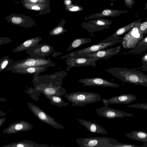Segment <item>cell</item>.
Wrapping results in <instances>:
<instances>
[{
    "mask_svg": "<svg viewBox=\"0 0 147 147\" xmlns=\"http://www.w3.org/2000/svg\"><path fill=\"white\" fill-rule=\"evenodd\" d=\"M104 70L123 82L147 87V75L142 72L125 67H110Z\"/></svg>",
    "mask_w": 147,
    "mask_h": 147,
    "instance_id": "obj_1",
    "label": "cell"
},
{
    "mask_svg": "<svg viewBox=\"0 0 147 147\" xmlns=\"http://www.w3.org/2000/svg\"><path fill=\"white\" fill-rule=\"evenodd\" d=\"M64 97L72 103V107L87 106L102 100L99 94L91 92H74L65 94Z\"/></svg>",
    "mask_w": 147,
    "mask_h": 147,
    "instance_id": "obj_2",
    "label": "cell"
},
{
    "mask_svg": "<svg viewBox=\"0 0 147 147\" xmlns=\"http://www.w3.org/2000/svg\"><path fill=\"white\" fill-rule=\"evenodd\" d=\"M55 66V64L52 62L50 58L47 59L45 57L29 56L23 59L13 62L5 70L11 71L30 67H48Z\"/></svg>",
    "mask_w": 147,
    "mask_h": 147,
    "instance_id": "obj_3",
    "label": "cell"
},
{
    "mask_svg": "<svg viewBox=\"0 0 147 147\" xmlns=\"http://www.w3.org/2000/svg\"><path fill=\"white\" fill-rule=\"evenodd\" d=\"M76 142L80 147H116L119 144L116 140L106 137L80 138Z\"/></svg>",
    "mask_w": 147,
    "mask_h": 147,
    "instance_id": "obj_4",
    "label": "cell"
},
{
    "mask_svg": "<svg viewBox=\"0 0 147 147\" xmlns=\"http://www.w3.org/2000/svg\"><path fill=\"white\" fill-rule=\"evenodd\" d=\"M67 73L64 71L56 72L53 74L40 76L39 74L34 75L32 79L34 86L39 84H52L55 86H62V79Z\"/></svg>",
    "mask_w": 147,
    "mask_h": 147,
    "instance_id": "obj_5",
    "label": "cell"
},
{
    "mask_svg": "<svg viewBox=\"0 0 147 147\" xmlns=\"http://www.w3.org/2000/svg\"><path fill=\"white\" fill-rule=\"evenodd\" d=\"M112 23L110 20L99 18L90 20L88 22H82L81 26L89 33H92L109 28Z\"/></svg>",
    "mask_w": 147,
    "mask_h": 147,
    "instance_id": "obj_6",
    "label": "cell"
},
{
    "mask_svg": "<svg viewBox=\"0 0 147 147\" xmlns=\"http://www.w3.org/2000/svg\"><path fill=\"white\" fill-rule=\"evenodd\" d=\"M28 107L37 118L41 121L48 124L55 129H63V126L57 122L53 118L49 116L40 108L29 102L27 103Z\"/></svg>",
    "mask_w": 147,
    "mask_h": 147,
    "instance_id": "obj_7",
    "label": "cell"
},
{
    "mask_svg": "<svg viewBox=\"0 0 147 147\" xmlns=\"http://www.w3.org/2000/svg\"><path fill=\"white\" fill-rule=\"evenodd\" d=\"M121 48L120 46L107 49H104L96 52L83 55H77L71 56H63L61 59L65 58L67 56L74 57L95 58L100 59H107L114 55L118 54L120 51Z\"/></svg>",
    "mask_w": 147,
    "mask_h": 147,
    "instance_id": "obj_8",
    "label": "cell"
},
{
    "mask_svg": "<svg viewBox=\"0 0 147 147\" xmlns=\"http://www.w3.org/2000/svg\"><path fill=\"white\" fill-rule=\"evenodd\" d=\"M141 22L139 21L136 24L129 32L124 36L123 40L122 45L125 49H132L141 40L144 36L138 32V28Z\"/></svg>",
    "mask_w": 147,
    "mask_h": 147,
    "instance_id": "obj_9",
    "label": "cell"
},
{
    "mask_svg": "<svg viewBox=\"0 0 147 147\" xmlns=\"http://www.w3.org/2000/svg\"><path fill=\"white\" fill-rule=\"evenodd\" d=\"M5 19L7 22L13 25L19 26L26 28L36 25L35 20L30 16L20 14H11Z\"/></svg>",
    "mask_w": 147,
    "mask_h": 147,
    "instance_id": "obj_10",
    "label": "cell"
},
{
    "mask_svg": "<svg viewBox=\"0 0 147 147\" xmlns=\"http://www.w3.org/2000/svg\"><path fill=\"white\" fill-rule=\"evenodd\" d=\"M65 58V61L68 66L67 70L69 71L72 67L91 66L96 67L95 62L99 60L95 58L74 57L67 56Z\"/></svg>",
    "mask_w": 147,
    "mask_h": 147,
    "instance_id": "obj_11",
    "label": "cell"
},
{
    "mask_svg": "<svg viewBox=\"0 0 147 147\" xmlns=\"http://www.w3.org/2000/svg\"><path fill=\"white\" fill-rule=\"evenodd\" d=\"M104 105L103 107L96 109L97 114L100 116L108 119H113L125 117H132L133 115L131 113L108 107V105L105 104Z\"/></svg>",
    "mask_w": 147,
    "mask_h": 147,
    "instance_id": "obj_12",
    "label": "cell"
},
{
    "mask_svg": "<svg viewBox=\"0 0 147 147\" xmlns=\"http://www.w3.org/2000/svg\"><path fill=\"white\" fill-rule=\"evenodd\" d=\"M55 51L51 45L45 43H37L26 50L30 57H45Z\"/></svg>",
    "mask_w": 147,
    "mask_h": 147,
    "instance_id": "obj_13",
    "label": "cell"
},
{
    "mask_svg": "<svg viewBox=\"0 0 147 147\" xmlns=\"http://www.w3.org/2000/svg\"><path fill=\"white\" fill-rule=\"evenodd\" d=\"M123 40H118L111 41L107 42H98L94 45L84 49L71 52L66 56H71L77 55H83L99 51L105 49L113 45L118 42H122Z\"/></svg>",
    "mask_w": 147,
    "mask_h": 147,
    "instance_id": "obj_14",
    "label": "cell"
},
{
    "mask_svg": "<svg viewBox=\"0 0 147 147\" xmlns=\"http://www.w3.org/2000/svg\"><path fill=\"white\" fill-rule=\"evenodd\" d=\"M34 89L45 96L52 95L61 96L66 94V89L62 86H55L52 84H39L34 86Z\"/></svg>",
    "mask_w": 147,
    "mask_h": 147,
    "instance_id": "obj_15",
    "label": "cell"
},
{
    "mask_svg": "<svg viewBox=\"0 0 147 147\" xmlns=\"http://www.w3.org/2000/svg\"><path fill=\"white\" fill-rule=\"evenodd\" d=\"M78 81L83 84L84 86H99L113 88L119 87L117 84L98 77L80 79H78Z\"/></svg>",
    "mask_w": 147,
    "mask_h": 147,
    "instance_id": "obj_16",
    "label": "cell"
},
{
    "mask_svg": "<svg viewBox=\"0 0 147 147\" xmlns=\"http://www.w3.org/2000/svg\"><path fill=\"white\" fill-rule=\"evenodd\" d=\"M33 125L25 121H20L10 124L4 129L3 133L7 134H15L18 132L28 131L32 129Z\"/></svg>",
    "mask_w": 147,
    "mask_h": 147,
    "instance_id": "obj_17",
    "label": "cell"
},
{
    "mask_svg": "<svg viewBox=\"0 0 147 147\" xmlns=\"http://www.w3.org/2000/svg\"><path fill=\"white\" fill-rule=\"evenodd\" d=\"M136 97L134 94H126L113 96L107 99H103L102 102L104 104H127L135 101Z\"/></svg>",
    "mask_w": 147,
    "mask_h": 147,
    "instance_id": "obj_18",
    "label": "cell"
},
{
    "mask_svg": "<svg viewBox=\"0 0 147 147\" xmlns=\"http://www.w3.org/2000/svg\"><path fill=\"white\" fill-rule=\"evenodd\" d=\"M127 10H121L110 9H105L99 13L91 14L88 17H85L84 20L87 21L88 20L102 18L104 17H116L119 16L122 13L128 12Z\"/></svg>",
    "mask_w": 147,
    "mask_h": 147,
    "instance_id": "obj_19",
    "label": "cell"
},
{
    "mask_svg": "<svg viewBox=\"0 0 147 147\" xmlns=\"http://www.w3.org/2000/svg\"><path fill=\"white\" fill-rule=\"evenodd\" d=\"M141 20H135L133 22L119 28L111 36L98 42H107L111 41L121 39L123 38L119 37V36L130 31L135 26L137 23L141 21Z\"/></svg>",
    "mask_w": 147,
    "mask_h": 147,
    "instance_id": "obj_20",
    "label": "cell"
},
{
    "mask_svg": "<svg viewBox=\"0 0 147 147\" xmlns=\"http://www.w3.org/2000/svg\"><path fill=\"white\" fill-rule=\"evenodd\" d=\"M23 6L26 9L34 10L39 12L40 15L51 12L50 3H32L21 2Z\"/></svg>",
    "mask_w": 147,
    "mask_h": 147,
    "instance_id": "obj_21",
    "label": "cell"
},
{
    "mask_svg": "<svg viewBox=\"0 0 147 147\" xmlns=\"http://www.w3.org/2000/svg\"><path fill=\"white\" fill-rule=\"evenodd\" d=\"M76 119L81 125L86 127L91 132L102 134H108V132L105 128L95 122L78 118H77Z\"/></svg>",
    "mask_w": 147,
    "mask_h": 147,
    "instance_id": "obj_22",
    "label": "cell"
},
{
    "mask_svg": "<svg viewBox=\"0 0 147 147\" xmlns=\"http://www.w3.org/2000/svg\"><path fill=\"white\" fill-rule=\"evenodd\" d=\"M42 40L40 37H36L26 40L18 46L13 49L12 51L14 52H18L33 47L38 43Z\"/></svg>",
    "mask_w": 147,
    "mask_h": 147,
    "instance_id": "obj_23",
    "label": "cell"
},
{
    "mask_svg": "<svg viewBox=\"0 0 147 147\" xmlns=\"http://www.w3.org/2000/svg\"><path fill=\"white\" fill-rule=\"evenodd\" d=\"M45 67H30L20 68L17 70L11 71V72L21 74H29L35 75L43 72L48 69Z\"/></svg>",
    "mask_w": 147,
    "mask_h": 147,
    "instance_id": "obj_24",
    "label": "cell"
},
{
    "mask_svg": "<svg viewBox=\"0 0 147 147\" xmlns=\"http://www.w3.org/2000/svg\"><path fill=\"white\" fill-rule=\"evenodd\" d=\"M50 146L45 144L36 143L32 141L24 140L13 142L3 146L2 147H49Z\"/></svg>",
    "mask_w": 147,
    "mask_h": 147,
    "instance_id": "obj_25",
    "label": "cell"
},
{
    "mask_svg": "<svg viewBox=\"0 0 147 147\" xmlns=\"http://www.w3.org/2000/svg\"><path fill=\"white\" fill-rule=\"evenodd\" d=\"M125 135L131 139L147 143V132L140 130L131 131Z\"/></svg>",
    "mask_w": 147,
    "mask_h": 147,
    "instance_id": "obj_26",
    "label": "cell"
},
{
    "mask_svg": "<svg viewBox=\"0 0 147 147\" xmlns=\"http://www.w3.org/2000/svg\"><path fill=\"white\" fill-rule=\"evenodd\" d=\"M92 41L91 38H79L75 39L69 45L66 51H69L84 44L89 43Z\"/></svg>",
    "mask_w": 147,
    "mask_h": 147,
    "instance_id": "obj_27",
    "label": "cell"
},
{
    "mask_svg": "<svg viewBox=\"0 0 147 147\" xmlns=\"http://www.w3.org/2000/svg\"><path fill=\"white\" fill-rule=\"evenodd\" d=\"M45 96L50 100L51 103L53 105L62 107V106L66 107L69 104L68 102H65L61 96L52 95Z\"/></svg>",
    "mask_w": 147,
    "mask_h": 147,
    "instance_id": "obj_28",
    "label": "cell"
},
{
    "mask_svg": "<svg viewBox=\"0 0 147 147\" xmlns=\"http://www.w3.org/2000/svg\"><path fill=\"white\" fill-rule=\"evenodd\" d=\"M65 22V20L62 18L59 24L51 30L49 33L50 35L57 36L67 32V30L64 28Z\"/></svg>",
    "mask_w": 147,
    "mask_h": 147,
    "instance_id": "obj_29",
    "label": "cell"
},
{
    "mask_svg": "<svg viewBox=\"0 0 147 147\" xmlns=\"http://www.w3.org/2000/svg\"><path fill=\"white\" fill-rule=\"evenodd\" d=\"M12 59L10 58L8 55L4 56L0 59V72L5 69L13 62Z\"/></svg>",
    "mask_w": 147,
    "mask_h": 147,
    "instance_id": "obj_30",
    "label": "cell"
},
{
    "mask_svg": "<svg viewBox=\"0 0 147 147\" xmlns=\"http://www.w3.org/2000/svg\"><path fill=\"white\" fill-rule=\"evenodd\" d=\"M84 9V8L82 6L73 3L70 5L65 6V10L69 12H77L82 11Z\"/></svg>",
    "mask_w": 147,
    "mask_h": 147,
    "instance_id": "obj_31",
    "label": "cell"
},
{
    "mask_svg": "<svg viewBox=\"0 0 147 147\" xmlns=\"http://www.w3.org/2000/svg\"><path fill=\"white\" fill-rule=\"evenodd\" d=\"M146 20L140 24L138 28V32L142 35H144L147 34V18Z\"/></svg>",
    "mask_w": 147,
    "mask_h": 147,
    "instance_id": "obj_32",
    "label": "cell"
},
{
    "mask_svg": "<svg viewBox=\"0 0 147 147\" xmlns=\"http://www.w3.org/2000/svg\"><path fill=\"white\" fill-rule=\"evenodd\" d=\"M146 50H147V42L137 48L134 49H132L130 50L128 53H140Z\"/></svg>",
    "mask_w": 147,
    "mask_h": 147,
    "instance_id": "obj_33",
    "label": "cell"
},
{
    "mask_svg": "<svg viewBox=\"0 0 147 147\" xmlns=\"http://www.w3.org/2000/svg\"><path fill=\"white\" fill-rule=\"evenodd\" d=\"M127 107L147 110V103H136L132 105H127Z\"/></svg>",
    "mask_w": 147,
    "mask_h": 147,
    "instance_id": "obj_34",
    "label": "cell"
},
{
    "mask_svg": "<svg viewBox=\"0 0 147 147\" xmlns=\"http://www.w3.org/2000/svg\"><path fill=\"white\" fill-rule=\"evenodd\" d=\"M50 1V0H22L21 2L43 3H49Z\"/></svg>",
    "mask_w": 147,
    "mask_h": 147,
    "instance_id": "obj_35",
    "label": "cell"
},
{
    "mask_svg": "<svg viewBox=\"0 0 147 147\" xmlns=\"http://www.w3.org/2000/svg\"><path fill=\"white\" fill-rule=\"evenodd\" d=\"M147 42V35L143 37L141 40H140L132 49H134L137 48L145 44Z\"/></svg>",
    "mask_w": 147,
    "mask_h": 147,
    "instance_id": "obj_36",
    "label": "cell"
},
{
    "mask_svg": "<svg viewBox=\"0 0 147 147\" xmlns=\"http://www.w3.org/2000/svg\"><path fill=\"white\" fill-rule=\"evenodd\" d=\"M141 61L143 66L142 67L144 71H147V54L144 55L142 57Z\"/></svg>",
    "mask_w": 147,
    "mask_h": 147,
    "instance_id": "obj_37",
    "label": "cell"
},
{
    "mask_svg": "<svg viewBox=\"0 0 147 147\" xmlns=\"http://www.w3.org/2000/svg\"><path fill=\"white\" fill-rule=\"evenodd\" d=\"M126 6L130 9H132L133 6L135 3L134 0H124Z\"/></svg>",
    "mask_w": 147,
    "mask_h": 147,
    "instance_id": "obj_38",
    "label": "cell"
},
{
    "mask_svg": "<svg viewBox=\"0 0 147 147\" xmlns=\"http://www.w3.org/2000/svg\"><path fill=\"white\" fill-rule=\"evenodd\" d=\"M0 45L5 44L12 41L11 39L8 37H0Z\"/></svg>",
    "mask_w": 147,
    "mask_h": 147,
    "instance_id": "obj_39",
    "label": "cell"
},
{
    "mask_svg": "<svg viewBox=\"0 0 147 147\" xmlns=\"http://www.w3.org/2000/svg\"><path fill=\"white\" fill-rule=\"evenodd\" d=\"M72 3L71 0H64L63 3L65 6H68L70 5Z\"/></svg>",
    "mask_w": 147,
    "mask_h": 147,
    "instance_id": "obj_40",
    "label": "cell"
},
{
    "mask_svg": "<svg viewBox=\"0 0 147 147\" xmlns=\"http://www.w3.org/2000/svg\"><path fill=\"white\" fill-rule=\"evenodd\" d=\"M6 119V118L5 117L1 118H0V127H1Z\"/></svg>",
    "mask_w": 147,
    "mask_h": 147,
    "instance_id": "obj_41",
    "label": "cell"
},
{
    "mask_svg": "<svg viewBox=\"0 0 147 147\" xmlns=\"http://www.w3.org/2000/svg\"><path fill=\"white\" fill-rule=\"evenodd\" d=\"M62 53L59 52H55L53 53L52 55L51 56L53 57H57Z\"/></svg>",
    "mask_w": 147,
    "mask_h": 147,
    "instance_id": "obj_42",
    "label": "cell"
},
{
    "mask_svg": "<svg viewBox=\"0 0 147 147\" xmlns=\"http://www.w3.org/2000/svg\"><path fill=\"white\" fill-rule=\"evenodd\" d=\"M143 147H147V143H143Z\"/></svg>",
    "mask_w": 147,
    "mask_h": 147,
    "instance_id": "obj_43",
    "label": "cell"
},
{
    "mask_svg": "<svg viewBox=\"0 0 147 147\" xmlns=\"http://www.w3.org/2000/svg\"><path fill=\"white\" fill-rule=\"evenodd\" d=\"M145 10H147V2L146 3V5H145V7L144 8Z\"/></svg>",
    "mask_w": 147,
    "mask_h": 147,
    "instance_id": "obj_44",
    "label": "cell"
},
{
    "mask_svg": "<svg viewBox=\"0 0 147 147\" xmlns=\"http://www.w3.org/2000/svg\"><path fill=\"white\" fill-rule=\"evenodd\" d=\"M111 1L113 2L115 0H110Z\"/></svg>",
    "mask_w": 147,
    "mask_h": 147,
    "instance_id": "obj_45",
    "label": "cell"
},
{
    "mask_svg": "<svg viewBox=\"0 0 147 147\" xmlns=\"http://www.w3.org/2000/svg\"><path fill=\"white\" fill-rule=\"evenodd\" d=\"M84 1H90V0H84Z\"/></svg>",
    "mask_w": 147,
    "mask_h": 147,
    "instance_id": "obj_46",
    "label": "cell"
},
{
    "mask_svg": "<svg viewBox=\"0 0 147 147\" xmlns=\"http://www.w3.org/2000/svg\"></svg>",
    "mask_w": 147,
    "mask_h": 147,
    "instance_id": "obj_47",
    "label": "cell"
},
{
    "mask_svg": "<svg viewBox=\"0 0 147 147\" xmlns=\"http://www.w3.org/2000/svg\"></svg>",
    "mask_w": 147,
    "mask_h": 147,
    "instance_id": "obj_48",
    "label": "cell"
}]
</instances>
